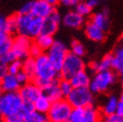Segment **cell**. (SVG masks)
<instances>
[{
  "mask_svg": "<svg viewBox=\"0 0 123 122\" xmlns=\"http://www.w3.org/2000/svg\"><path fill=\"white\" fill-rule=\"evenodd\" d=\"M122 118H120L117 114H112V115H106L104 116L102 122H121Z\"/></svg>",
  "mask_w": 123,
  "mask_h": 122,
  "instance_id": "f35d334b",
  "label": "cell"
},
{
  "mask_svg": "<svg viewBox=\"0 0 123 122\" xmlns=\"http://www.w3.org/2000/svg\"><path fill=\"white\" fill-rule=\"evenodd\" d=\"M84 67L85 66L82 58L69 52L60 70V75L63 79L70 80L75 74L84 70Z\"/></svg>",
  "mask_w": 123,
  "mask_h": 122,
  "instance_id": "8992f818",
  "label": "cell"
},
{
  "mask_svg": "<svg viewBox=\"0 0 123 122\" xmlns=\"http://www.w3.org/2000/svg\"><path fill=\"white\" fill-rule=\"evenodd\" d=\"M3 115H2V111H1V108H0V118H1Z\"/></svg>",
  "mask_w": 123,
  "mask_h": 122,
  "instance_id": "bcb514c9",
  "label": "cell"
},
{
  "mask_svg": "<svg viewBox=\"0 0 123 122\" xmlns=\"http://www.w3.org/2000/svg\"><path fill=\"white\" fill-rule=\"evenodd\" d=\"M54 39L53 36L50 35H45V34H40L37 38H35V43L43 50V51H48L54 44Z\"/></svg>",
  "mask_w": 123,
  "mask_h": 122,
  "instance_id": "4316f807",
  "label": "cell"
},
{
  "mask_svg": "<svg viewBox=\"0 0 123 122\" xmlns=\"http://www.w3.org/2000/svg\"><path fill=\"white\" fill-rule=\"evenodd\" d=\"M117 80L116 72L112 69L100 71L94 74L91 79L90 83V90L94 94H101L105 93L109 90Z\"/></svg>",
  "mask_w": 123,
  "mask_h": 122,
  "instance_id": "3957f363",
  "label": "cell"
},
{
  "mask_svg": "<svg viewBox=\"0 0 123 122\" xmlns=\"http://www.w3.org/2000/svg\"><path fill=\"white\" fill-rule=\"evenodd\" d=\"M17 15V21H18V33L20 35H25L26 34L27 27L31 22L33 16L31 14L29 15H24V14H16Z\"/></svg>",
  "mask_w": 123,
  "mask_h": 122,
  "instance_id": "cb8c5ba5",
  "label": "cell"
},
{
  "mask_svg": "<svg viewBox=\"0 0 123 122\" xmlns=\"http://www.w3.org/2000/svg\"><path fill=\"white\" fill-rule=\"evenodd\" d=\"M66 122H69V121H66Z\"/></svg>",
  "mask_w": 123,
  "mask_h": 122,
  "instance_id": "c3c4849f",
  "label": "cell"
},
{
  "mask_svg": "<svg viewBox=\"0 0 123 122\" xmlns=\"http://www.w3.org/2000/svg\"><path fill=\"white\" fill-rule=\"evenodd\" d=\"M86 3L88 4V6L91 8V9H94L95 7H97L100 3L99 0H87Z\"/></svg>",
  "mask_w": 123,
  "mask_h": 122,
  "instance_id": "b9f144b4",
  "label": "cell"
},
{
  "mask_svg": "<svg viewBox=\"0 0 123 122\" xmlns=\"http://www.w3.org/2000/svg\"><path fill=\"white\" fill-rule=\"evenodd\" d=\"M23 70L26 72L30 78H33L35 73V59L28 57L23 62Z\"/></svg>",
  "mask_w": 123,
  "mask_h": 122,
  "instance_id": "83f0119b",
  "label": "cell"
},
{
  "mask_svg": "<svg viewBox=\"0 0 123 122\" xmlns=\"http://www.w3.org/2000/svg\"><path fill=\"white\" fill-rule=\"evenodd\" d=\"M120 81H121V84H122V87H123V73L120 74Z\"/></svg>",
  "mask_w": 123,
  "mask_h": 122,
  "instance_id": "ee69618b",
  "label": "cell"
},
{
  "mask_svg": "<svg viewBox=\"0 0 123 122\" xmlns=\"http://www.w3.org/2000/svg\"><path fill=\"white\" fill-rule=\"evenodd\" d=\"M121 122H123V119H122V120H121Z\"/></svg>",
  "mask_w": 123,
  "mask_h": 122,
  "instance_id": "7dc6e473",
  "label": "cell"
},
{
  "mask_svg": "<svg viewBox=\"0 0 123 122\" xmlns=\"http://www.w3.org/2000/svg\"><path fill=\"white\" fill-rule=\"evenodd\" d=\"M51 105H52V102L43 94L33 103L34 110L41 113H45V114L48 113V111L51 109Z\"/></svg>",
  "mask_w": 123,
  "mask_h": 122,
  "instance_id": "d4e9b609",
  "label": "cell"
},
{
  "mask_svg": "<svg viewBox=\"0 0 123 122\" xmlns=\"http://www.w3.org/2000/svg\"><path fill=\"white\" fill-rule=\"evenodd\" d=\"M91 77L87 71L82 70L75 74L70 79V82L73 86V88H87L90 86L91 83Z\"/></svg>",
  "mask_w": 123,
  "mask_h": 122,
  "instance_id": "ffe728a7",
  "label": "cell"
},
{
  "mask_svg": "<svg viewBox=\"0 0 123 122\" xmlns=\"http://www.w3.org/2000/svg\"><path fill=\"white\" fill-rule=\"evenodd\" d=\"M19 94L21 95L24 102L33 104L40 96H42V89L33 81H31L22 86Z\"/></svg>",
  "mask_w": 123,
  "mask_h": 122,
  "instance_id": "30bf717a",
  "label": "cell"
},
{
  "mask_svg": "<svg viewBox=\"0 0 123 122\" xmlns=\"http://www.w3.org/2000/svg\"><path fill=\"white\" fill-rule=\"evenodd\" d=\"M3 94V90H2V87H1V84H0V96Z\"/></svg>",
  "mask_w": 123,
  "mask_h": 122,
  "instance_id": "f6af8a7d",
  "label": "cell"
},
{
  "mask_svg": "<svg viewBox=\"0 0 123 122\" xmlns=\"http://www.w3.org/2000/svg\"><path fill=\"white\" fill-rule=\"evenodd\" d=\"M6 31L7 33L14 34L18 32V21H17V15H14L9 18H7V25H6Z\"/></svg>",
  "mask_w": 123,
  "mask_h": 122,
  "instance_id": "f546056e",
  "label": "cell"
},
{
  "mask_svg": "<svg viewBox=\"0 0 123 122\" xmlns=\"http://www.w3.org/2000/svg\"><path fill=\"white\" fill-rule=\"evenodd\" d=\"M100 110L94 105L85 109H73L69 117V122H101Z\"/></svg>",
  "mask_w": 123,
  "mask_h": 122,
  "instance_id": "52a82bcc",
  "label": "cell"
},
{
  "mask_svg": "<svg viewBox=\"0 0 123 122\" xmlns=\"http://www.w3.org/2000/svg\"><path fill=\"white\" fill-rule=\"evenodd\" d=\"M54 11H55L54 6L50 5L44 0H36V1H33L32 4L31 15L44 20L47 17H49Z\"/></svg>",
  "mask_w": 123,
  "mask_h": 122,
  "instance_id": "7c38bea8",
  "label": "cell"
},
{
  "mask_svg": "<svg viewBox=\"0 0 123 122\" xmlns=\"http://www.w3.org/2000/svg\"><path fill=\"white\" fill-rule=\"evenodd\" d=\"M59 77H61L60 71L51 64L47 54H42L35 59V73L32 81L41 89L54 81L59 80Z\"/></svg>",
  "mask_w": 123,
  "mask_h": 122,
  "instance_id": "6da1fadb",
  "label": "cell"
},
{
  "mask_svg": "<svg viewBox=\"0 0 123 122\" xmlns=\"http://www.w3.org/2000/svg\"><path fill=\"white\" fill-rule=\"evenodd\" d=\"M68 48L62 41H55L53 46L47 51V56L50 60L51 64L57 70H61L62 67L64 65V62L68 56Z\"/></svg>",
  "mask_w": 123,
  "mask_h": 122,
  "instance_id": "9c48e42d",
  "label": "cell"
},
{
  "mask_svg": "<svg viewBox=\"0 0 123 122\" xmlns=\"http://www.w3.org/2000/svg\"><path fill=\"white\" fill-rule=\"evenodd\" d=\"M61 21H62L61 15L59 14V12L55 10L49 17L43 20V26H42L41 34L53 36L57 32V30L60 26V24H61Z\"/></svg>",
  "mask_w": 123,
  "mask_h": 122,
  "instance_id": "8fae6325",
  "label": "cell"
},
{
  "mask_svg": "<svg viewBox=\"0 0 123 122\" xmlns=\"http://www.w3.org/2000/svg\"><path fill=\"white\" fill-rule=\"evenodd\" d=\"M24 103L25 102L19 92L3 93L0 96V108H1L3 117L7 118L19 114L25 118V114L23 112Z\"/></svg>",
  "mask_w": 123,
  "mask_h": 122,
  "instance_id": "7a4b0ae2",
  "label": "cell"
},
{
  "mask_svg": "<svg viewBox=\"0 0 123 122\" xmlns=\"http://www.w3.org/2000/svg\"><path fill=\"white\" fill-rule=\"evenodd\" d=\"M8 73V64H6L2 58H0V81H1L4 76Z\"/></svg>",
  "mask_w": 123,
  "mask_h": 122,
  "instance_id": "d590c367",
  "label": "cell"
},
{
  "mask_svg": "<svg viewBox=\"0 0 123 122\" xmlns=\"http://www.w3.org/2000/svg\"><path fill=\"white\" fill-rule=\"evenodd\" d=\"M24 122H50V121L47 114L41 113L34 110L25 114L24 118Z\"/></svg>",
  "mask_w": 123,
  "mask_h": 122,
  "instance_id": "484cf974",
  "label": "cell"
},
{
  "mask_svg": "<svg viewBox=\"0 0 123 122\" xmlns=\"http://www.w3.org/2000/svg\"><path fill=\"white\" fill-rule=\"evenodd\" d=\"M82 0H60V3L65 7H75Z\"/></svg>",
  "mask_w": 123,
  "mask_h": 122,
  "instance_id": "74e56055",
  "label": "cell"
},
{
  "mask_svg": "<svg viewBox=\"0 0 123 122\" xmlns=\"http://www.w3.org/2000/svg\"><path fill=\"white\" fill-rule=\"evenodd\" d=\"M112 70L123 73V42L112 54Z\"/></svg>",
  "mask_w": 123,
  "mask_h": 122,
  "instance_id": "7402d4cb",
  "label": "cell"
},
{
  "mask_svg": "<svg viewBox=\"0 0 123 122\" xmlns=\"http://www.w3.org/2000/svg\"><path fill=\"white\" fill-rule=\"evenodd\" d=\"M73 109H85L93 105L94 93L87 88H73L72 92L67 98Z\"/></svg>",
  "mask_w": 123,
  "mask_h": 122,
  "instance_id": "277c9868",
  "label": "cell"
},
{
  "mask_svg": "<svg viewBox=\"0 0 123 122\" xmlns=\"http://www.w3.org/2000/svg\"><path fill=\"white\" fill-rule=\"evenodd\" d=\"M59 85H60L61 92H62V94H63V97L64 98H68V95L72 92V90H73V86H72L70 80L62 78L59 81Z\"/></svg>",
  "mask_w": 123,
  "mask_h": 122,
  "instance_id": "f1b7e54d",
  "label": "cell"
},
{
  "mask_svg": "<svg viewBox=\"0 0 123 122\" xmlns=\"http://www.w3.org/2000/svg\"><path fill=\"white\" fill-rule=\"evenodd\" d=\"M116 114L123 119V92L121 93V95L119 96V103H118V108H117V111Z\"/></svg>",
  "mask_w": 123,
  "mask_h": 122,
  "instance_id": "ab89813d",
  "label": "cell"
},
{
  "mask_svg": "<svg viewBox=\"0 0 123 122\" xmlns=\"http://www.w3.org/2000/svg\"><path fill=\"white\" fill-rule=\"evenodd\" d=\"M84 31L86 36L95 42H102L105 38V31L97 26L95 24H93L91 21L86 23L84 25Z\"/></svg>",
  "mask_w": 123,
  "mask_h": 122,
  "instance_id": "4fadbf2b",
  "label": "cell"
},
{
  "mask_svg": "<svg viewBox=\"0 0 123 122\" xmlns=\"http://www.w3.org/2000/svg\"><path fill=\"white\" fill-rule=\"evenodd\" d=\"M33 42H31V38L25 35H17L13 39V46L10 51L15 61L25 60L29 57V49Z\"/></svg>",
  "mask_w": 123,
  "mask_h": 122,
  "instance_id": "ba28073f",
  "label": "cell"
},
{
  "mask_svg": "<svg viewBox=\"0 0 123 122\" xmlns=\"http://www.w3.org/2000/svg\"><path fill=\"white\" fill-rule=\"evenodd\" d=\"M85 47L83 46V44L80 41L77 40H74L71 43V46H70V53L78 56V57H82L85 55Z\"/></svg>",
  "mask_w": 123,
  "mask_h": 122,
  "instance_id": "4dcf8cb0",
  "label": "cell"
},
{
  "mask_svg": "<svg viewBox=\"0 0 123 122\" xmlns=\"http://www.w3.org/2000/svg\"><path fill=\"white\" fill-rule=\"evenodd\" d=\"M42 26H43V19L33 16L31 22H30L27 27L25 36L29 38H37L42 32Z\"/></svg>",
  "mask_w": 123,
  "mask_h": 122,
  "instance_id": "d6986e66",
  "label": "cell"
},
{
  "mask_svg": "<svg viewBox=\"0 0 123 122\" xmlns=\"http://www.w3.org/2000/svg\"><path fill=\"white\" fill-rule=\"evenodd\" d=\"M42 54H43V50L38 46L35 42H33L31 44V46H30V49H29V57L32 58V59H37Z\"/></svg>",
  "mask_w": 123,
  "mask_h": 122,
  "instance_id": "836d02e7",
  "label": "cell"
},
{
  "mask_svg": "<svg viewBox=\"0 0 123 122\" xmlns=\"http://www.w3.org/2000/svg\"><path fill=\"white\" fill-rule=\"evenodd\" d=\"M74 11H76L77 12L80 16H82V17H87V16H89V15L91 14V12H92V9L88 6V4L86 3V2H84V1H81L79 4H77L75 6V10Z\"/></svg>",
  "mask_w": 123,
  "mask_h": 122,
  "instance_id": "1f68e13d",
  "label": "cell"
},
{
  "mask_svg": "<svg viewBox=\"0 0 123 122\" xmlns=\"http://www.w3.org/2000/svg\"><path fill=\"white\" fill-rule=\"evenodd\" d=\"M23 70V62L22 61H14V62L10 63L8 65V73L13 74V75H17L20 71Z\"/></svg>",
  "mask_w": 123,
  "mask_h": 122,
  "instance_id": "d6a6232c",
  "label": "cell"
},
{
  "mask_svg": "<svg viewBox=\"0 0 123 122\" xmlns=\"http://www.w3.org/2000/svg\"><path fill=\"white\" fill-rule=\"evenodd\" d=\"M73 108L68 102L67 99H61L57 102L52 103L51 109L47 115L50 122H66L69 121Z\"/></svg>",
  "mask_w": 123,
  "mask_h": 122,
  "instance_id": "5b68a950",
  "label": "cell"
},
{
  "mask_svg": "<svg viewBox=\"0 0 123 122\" xmlns=\"http://www.w3.org/2000/svg\"><path fill=\"white\" fill-rule=\"evenodd\" d=\"M90 69L94 73L100 71H105L112 69V54H107L103 59H101L98 62H93L90 64Z\"/></svg>",
  "mask_w": 123,
  "mask_h": 122,
  "instance_id": "ac0fdd59",
  "label": "cell"
},
{
  "mask_svg": "<svg viewBox=\"0 0 123 122\" xmlns=\"http://www.w3.org/2000/svg\"><path fill=\"white\" fill-rule=\"evenodd\" d=\"M91 22L95 24L97 26H99L100 28H102L103 30L106 31L110 27V12L109 9L106 7H105L101 12H98L96 14H94L91 18Z\"/></svg>",
  "mask_w": 123,
  "mask_h": 122,
  "instance_id": "2e32d148",
  "label": "cell"
},
{
  "mask_svg": "<svg viewBox=\"0 0 123 122\" xmlns=\"http://www.w3.org/2000/svg\"><path fill=\"white\" fill-rule=\"evenodd\" d=\"M2 90L4 93H12V92H19L22 85L17 79L16 75H13L10 73H7L4 78L0 81Z\"/></svg>",
  "mask_w": 123,
  "mask_h": 122,
  "instance_id": "5bb4252c",
  "label": "cell"
},
{
  "mask_svg": "<svg viewBox=\"0 0 123 122\" xmlns=\"http://www.w3.org/2000/svg\"><path fill=\"white\" fill-rule=\"evenodd\" d=\"M118 103H119V98H117L114 95L110 96L106 99V101L105 102V104L103 105V109H102L103 114L105 116L116 114L117 108H118Z\"/></svg>",
  "mask_w": 123,
  "mask_h": 122,
  "instance_id": "44dd1931",
  "label": "cell"
},
{
  "mask_svg": "<svg viewBox=\"0 0 123 122\" xmlns=\"http://www.w3.org/2000/svg\"><path fill=\"white\" fill-rule=\"evenodd\" d=\"M44 1H46L47 3H49L50 5H52V6H56L57 4L60 3V0H44Z\"/></svg>",
  "mask_w": 123,
  "mask_h": 122,
  "instance_id": "7bdbcfd3",
  "label": "cell"
},
{
  "mask_svg": "<svg viewBox=\"0 0 123 122\" xmlns=\"http://www.w3.org/2000/svg\"><path fill=\"white\" fill-rule=\"evenodd\" d=\"M32 4H33V1H30V2L25 3V5H23V7L21 8V10H20L19 13L20 14H24V15H29V14H31Z\"/></svg>",
  "mask_w": 123,
  "mask_h": 122,
  "instance_id": "8d00e7d4",
  "label": "cell"
},
{
  "mask_svg": "<svg viewBox=\"0 0 123 122\" xmlns=\"http://www.w3.org/2000/svg\"><path fill=\"white\" fill-rule=\"evenodd\" d=\"M17 79H18V81L20 82V84L22 85V86H24V85H25V84H27L28 82H29V80L31 79L29 77V75L26 73V72H25L24 70H22V71H20L17 75Z\"/></svg>",
  "mask_w": 123,
  "mask_h": 122,
  "instance_id": "e575fe53",
  "label": "cell"
},
{
  "mask_svg": "<svg viewBox=\"0 0 123 122\" xmlns=\"http://www.w3.org/2000/svg\"><path fill=\"white\" fill-rule=\"evenodd\" d=\"M13 46V39L11 35L0 30V58L9 53Z\"/></svg>",
  "mask_w": 123,
  "mask_h": 122,
  "instance_id": "603a6c76",
  "label": "cell"
},
{
  "mask_svg": "<svg viewBox=\"0 0 123 122\" xmlns=\"http://www.w3.org/2000/svg\"><path fill=\"white\" fill-rule=\"evenodd\" d=\"M63 23L69 28H79L85 24V19L76 11H69L64 16Z\"/></svg>",
  "mask_w": 123,
  "mask_h": 122,
  "instance_id": "9a60e30c",
  "label": "cell"
},
{
  "mask_svg": "<svg viewBox=\"0 0 123 122\" xmlns=\"http://www.w3.org/2000/svg\"><path fill=\"white\" fill-rule=\"evenodd\" d=\"M6 25H7V19L2 17V16H0V30L1 31H6Z\"/></svg>",
  "mask_w": 123,
  "mask_h": 122,
  "instance_id": "60d3db41",
  "label": "cell"
},
{
  "mask_svg": "<svg viewBox=\"0 0 123 122\" xmlns=\"http://www.w3.org/2000/svg\"><path fill=\"white\" fill-rule=\"evenodd\" d=\"M59 81L60 80L54 81V82L50 83L49 85H47L46 87H44L42 89V94L47 97L52 103L63 99V94H62V92H61Z\"/></svg>",
  "mask_w": 123,
  "mask_h": 122,
  "instance_id": "e0dca14e",
  "label": "cell"
}]
</instances>
